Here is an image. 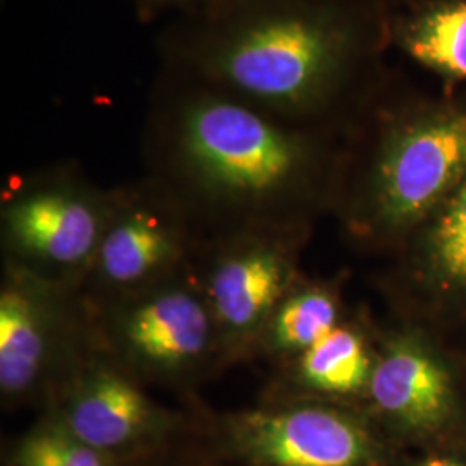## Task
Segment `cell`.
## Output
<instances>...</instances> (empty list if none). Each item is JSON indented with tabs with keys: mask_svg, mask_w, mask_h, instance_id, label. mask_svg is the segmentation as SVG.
<instances>
[{
	"mask_svg": "<svg viewBox=\"0 0 466 466\" xmlns=\"http://www.w3.org/2000/svg\"><path fill=\"white\" fill-rule=\"evenodd\" d=\"M296 237V227L249 228L202 244L196 269L228 367L252 360L268 318L299 280Z\"/></svg>",
	"mask_w": 466,
	"mask_h": 466,
	"instance_id": "ba28073f",
	"label": "cell"
},
{
	"mask_svg": "<svg viewBox=\"0 0 466 466\" xmlns=\"http://www.w3.org/2000/svg\"><path fill=\"white\" fill-rule=\"evenodd\" d=\"M420 250L431 280L441 290L466 299V178L433 211Z\"/></svg>",
	"mask_w": 466,
	"mask_h": 466,
	"instance_id": "5bb4252c",
	"label": "cell"
},
{
	"mask_svg": "<svg viewBox=\"0 0 466 466\" xmlns=\"http://www.w3.org/2000/svg\"><path fill=\"white\" fill-rule=\"evenodd\" d=\"M408 47L420 63L466 78V2L420 19L408 35Z\"/></svg>",
	"mask_w": 466,
	"mask_h": 466,
	"instance_id": "2e32d148",
	"label": "cell"
},
{
	"mask_svg": "<svg viewBox=\"0 0 466 466\" xmlns=\"http://www.w3.org/2000/svg\"><path fill=\"white\" fill-rule=\"evenodd\" d=\"M368 415L387 437L431 439L454 415L450 371L408 337L389 340L377 354L367 392Z\"/></svg>",
	"mask_w": 466,
	"mask_h": 466,
	"instance_id": "8fae6325",
	"label": "cell"
},
{
	"mask_svg": "<svg viewBox=\"0 0 466 466\" xmlns=\"http://www.w3.org/2000/svg\"><path fill=\"white\" fill-rule=\"evenodd\" d=\"M99 346L82 289L2 265L0 400L5 410L44 411Z\"/></svg>",
	"mask_w": 466,
	"mask_h": 466,
	"instance_id": "5b68a950",
	"label": "cell"
},
{
	"mask_svg": "<svg viewBox=\"0 0 466 466\" xmlns=\"http://www.w3.org/2000/svg\"><path fill=\"white\" fill-rule=\"evenodd\" d=\"M342 321L337 290L327 283L298 280L268 318L252 360L282 367L315 346Z\"/></svg>",
	"mask_w": 466,
	"mask_h": 466,
	"instance_id": "4fadbf2b",
	"label": "cell"
},
{
	"mask_svg": "<svg viewBox=\"0 0 466 466\" xmlns=\"http://www.w3.org/2000/svg\"><path fill=\"white\" fill-rule=\"evenodd\" d=\"M196 442L233 466H390L389 437L367 411L317 400H261L215 413L198 406Z\"/></svg>",
	"mask_w": 466,
	"mask_h": 466,
	"instance_id": "277c9868",
	"label": "cell"
},
{
	"mask_svg": "<svg viewBox=\"0 0 466 466\" xmlns=\"http://www.w3.org/2000/svg\"><path fill=\"white\" fill-rule=\"evenodd\" d=\"M344 52L330 23L290 7L235 17L208 38L200 67L225 94L269 115L296 113L329 85Z\"/></svg>",
	"mask_w": 466,
	"mask_h": 466,
	"instance_id": "7a4b0ae2",
	"label": "cell"
},
{
	"mask_svg": "<svg viewBox=\"0 0 466 466\" xmlns=\"http://www.w3.org/2000/svg\"><path fill=\"white\" fill-rule=\"evenodd\" d=\"M113 206L104 192L73 173L38 175L2 198L4 263L47 282L82 289L99 250Z\"/></svg>",
	"mask_w": 466,
	"mask_h": 466,
	"instance_id": "8992f818",
	"label": "cell"
},
{
	"mask_svg": "<svg viewBox=\"0 0 466 466\" xmlns=\"http://www.w3.org/2000/svg\"><path fill=\"white\" fill-rule=\"evenodd\" d=\"M465 178L466 113L402 127L379 150L352 221L367 235H394L431 215Z\"/></svg>",
	"mask_w": 466,
	"mask_h": 466,
	"instance_id": "9c48e42d",
	"label": "cell"
},
{
	"mask_svg": "<svg viewBox=\"0 0 466 466\" xmlns=\"http://www.w3.org/2000/svg\"><path fill=\"white\" fill-rule=\"evenodd\" d=\"M196 221L161 185L113 192V206L82 292L88 302L116 299L194 265L204 242Z\"/></svg>",
	"mask_w": 466,
	"mask_h": 466,
	"instance_id": "30bf717a",
	"label": "cell"
},
{
	"mask_svg": "<svg viewBox=\"0 0 466 466\" xmlns=\"http://www.w3.org/2000/svg\"><path fill=\"white\" fill-rule=\"evenodd\" d=\"M157 184L218 233L296 227L311 152L273 115L228 94H198L163 125Z\"/></svg>",
	"mask_w": 466,
	"mask_h": 466,
	"instance_id": "6da1fadb",
	"label": "cell"
},
{
	"mask_svg": "<svg viewBox=\"0 0 466 466\" xmlns=\"http://www.w3.org/2000/svg\"><path fill=\"white\" fill-rule=\"evenodd\" d=\"M88 304L100 348L144 385L190 394L228 368L196 261L134 294Z\"/></svg>",
	"mask_w": 466,
	"mask_h": 466,
	"instance_id": "3957f363",
	"label": "cell"
},
{
	"mask_svg": "<svg viewBox=\"0 0 466 466\" xmlns=\"http://www.w3.org/2000/svg\"><path fill=\"white\" fill-rule=\"evenodd\" d=\"M144 466H233L211 456L202 450L196 441H190L184 446L167 452L165 456L150 461Z\"/></svg>",
	"mask_w": 466,
	"mask_h": 466,
	"instance_id": "e0dca14e",
	"label": "cell"
},
{
	"mask_svg": "<svg viewBox=\"0 0 466 466\" xmlns=\"http://www.w3.org/2000/svg\"><path fill=\"white\" fill-rule=\"evenodd\" d=\"M4 465L134 466L86 444L50 411H40L34 423L9 442L4 452Z\"/></svg>",
	"mask_w": 466,
	"mask_h": 466,
	"instance_id": "9a60e30c",
	"label": "cell"
},
{
	"mask_svg": "<svg viewBox=\"0 0 466 466\" xmlns=\"http://www.w3.org/2000/svg\"><path fill=\"white\" fill-rule=\"evenodd\" d=\"M367 335L340 321L292 361L277 368V379L261 400H317L337 404L354 398L367 400L377 361ZM350 406V404H348Z\"/></svg>",
	"mask_w": 466,
	"mask_h": 466,
	"instance_id": "7c38bea8",
	"label": "cell"
},
{
	"mask_svg": "<svg viewBox=\"0 0 466 466\" xmlns=\"http://www.w3.org/2000/svg\"><path fill=\"white\" fill-rule=\"evenodd\" d=\"M44 411L86 444L127 465L142 466L196 439V411L154 400L146 385L102 348L92 350Z\"/></svg>",
	"mask_w": 466,
	"mask_h": 466,
	"instance_id": "52a82bcc",
	"label": "cell"
},
{
	"mask_svg": "<svg viewBox=\"0 0 466 466\" xmlns=\"http://www.w3.org/2000/svg\"><path fill=\"white\" fill-rule=\"evenodd\" d=\"M413 466H466V461L463 458L452 454H432L420 460Z\"/></svg>",
	"mask_w": 466,
	"mask_h": 466,
	"instance_id": "ac0fdd59",
	"label": "cell"
}]
</instances>
